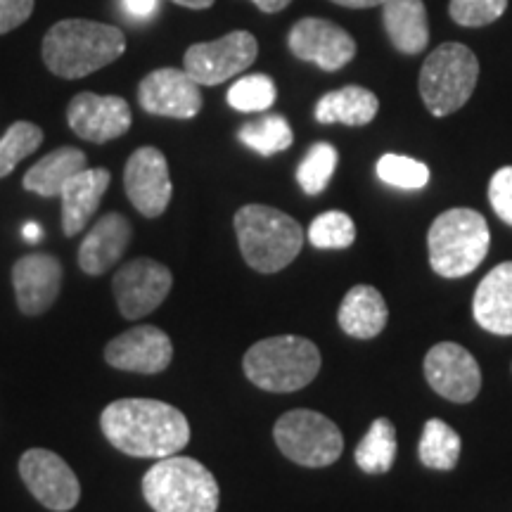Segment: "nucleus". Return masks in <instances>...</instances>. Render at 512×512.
Instances as JSON below:
<instances>
[{
  "mask_svg": "<svg viewBox=\"0 0 512 512\" xmlns=\"http://www.w3.org/2000/svg\"><path fill=\"white\" fill-rule=\"evenodd\" d=\"M105 439L131 458H166L190 441V422L171 403L157 399H119L100 415Z\"/></svg>",
  "mask_w": 512,
  "mask_h": 512,
  "instance_id": "nucleus-1",
  "label": "nucleus"
},
{
  "mask_svg": "<svg viewBox=\"0 0 512 512\" xmlns=\"http://www.w3.org/2000/svg\"><path fill=\"white\" fill-rule=\"evenodd\" d=\"M126 50L124 31L93 19H62L43 38V62L62 79H83L117 62Z\"/></svg>",
  "mask_w": 512,
  "mask_h": 512,
  "instance_id": "nucleus-2",
  "label": "nucleus"
},
{
  "mask_svg": "<svg viewBox=\"0 0 512 512\" xmlns=\"http://www.w3.org/2000/svg\"><path fill=\"white\" fill-rule=\"evenodd\" d=\"M235 235L242 259L259 273H278L302 252L304 230L285 211L247 204L235 214Z\"/></svg>",
  "mask_w": 512,
  "mask_h": 512,
  "instance_id": "nucleus-3",
  "label": "nucleus"
},
{
  "mask_svg": "<svg viewBox=\"0 0 512 512\" xmlns=\"http://www.w3.org/2000/svg\"><path fill=\"white\" fill-rule=\"evenodd\" d=\"M143 496L155 512H216L221 489L200 460L159 458L143 477Z\"/></svg>",
  "mask_w": 512,
  "mask_h": 512,
  "instance_id": "nucleus-4",
  "label": "nucleus"
},
{
  "mask_svg": "<svg viewBox=\"0 0 512 512\" xmlns=\"http://www.w3.org/2000/svg\"><path fill=\"white\" fill-rule=\"evenodd\" d=\"M247 380L264 392L290 394L316 380L320 351L306 337H268L256 342L242 358Z\"/></svg>",
  "mask_w": 512,
  "mask_h": 512,
  "instance_id": "nucleus-5",
  "label": "nucleus"
},
{
  "mask_svg": "<svg viewBox=\"0 0 512 512\" xmlns=\"http://www.w3.org/2000/svg\"><path fill=\"white\" fill-rule=\"evenodd\" d=\"M489 223L475 209H448L427 233L430 266L444 278H463L489 254Z\"/></svg>",
  "mask_w": 512,
  "mask_h": 512,
  "instance_id": "nucleus-6",
  "label": "nucleus"
},
{
  "mask_svg": "<svg viewBox=\"0 0 512 512\" xmlns=\"http://www.w3.org/2000/svg\"><path fill=\"white\" fill-rule=\"evenodd\" d=\"M479 62L463 43H444L427 57L420 72V95L434 117H448L475 93Z\"/></svg>",
  "mask_w": 512,
  "mask_h": 512,
  "instance_id": "nucleus-7",
  "label": "nucleus"
},
{
  "mask_svg": "<svg viewBox=\"0 0 512 512\" xmlns=\"http://www.w3.org/2000/svg\"><path fill=\"white\" fill-rule=\"evenodd\" d=\"M273 439L287 460L302 467H328L344 451V437L335 422L306 408L278 418Z\"/></svg>",
  "mask_w": 512,
  "mask_h": 512,
  "instance_id": "nucleus-8",
  "label": "nucleus"
},
{
  "mask_svg": "<svg viewBox=\"0 0 512 512\" xmlns=\"http://www.w3.org/2000/svg\"><path fill=\"white\" fill-rule=\"evenodd\" d=\"M259 46L249 31H230L211 43H195L185 50L183 69L200 86H219L249 69Z\"/></svg>",
  "mask_w": 512,
  "mask_h": 512,
  "instance_id": "nucleus-9",
  "label": "nucleus"
},
{
  "mask_svg": "<svg viewBox=\"0 0 512 512\" xmlns=\"http://www.w3.org/2000/svg\"><path fill=\"white\" fill-rule=\"evenodd\" d=\"M19 475L43 508L69 512L81 501V484L67 460L48 448H29L19 458Z\"/></svg>",
  "mask_w": 512,
  "mask_h": 512,
  "instance_id": "nucleus-10",
  "label": "nucleus"
},
{
  "mask_svg": "<svg viewBox=\"0 0 512 512\" xmlns=\"http://www.w3.org/2000/svg\"><path fill=\"white\" fill-rule=\"evenodd\" d=\"M171 287H174V275L169 268L147 256L128 261L112 278L114 299L126 320H140L157 311L169 297Z\"/></svg>",
  "mask_w": 512,
  "mask_h": 512,
  "instance_id": "nucleus-11",
  "label": "nucleus"
},
{
  "mask_svg": "<svg viewBox=\"0 0 512 512\" xmlns=\"http://www.w3.org/2000/svg\"><path fill=\"white\" fill-rule=\"evenodd\" d=\"M124 188L128 202L147 219H157L169 209L174 185L166 157L157 147H138L128 157L124 169Z\"/></svg>",
  "mask_w": 512,
  "mask_h": 512,
  "instance_id": "nucleus-12",
  "label": "nucleus"
},
{
  "mask_svg": "<svg viewBox=\"0 0 512 512\" xmlns=\"http://www.w3.org/2000/svg\"><path fill=\"white\" fill-rule=\"evenodd\" d=\"M287 46H290L294 57L313 62L323 72H339L356 55L354 38L342 27L320 17L299 19L290 29Z\"/></svg>",
  "mask_w": 512,
  "mask_h": 512,
  "instance_id": "nucleus-13",
  "label": "nucleus"
},
{
  "mask_svg": "<svg viewBox=\"0 0 512 512\" xmlns=\"http://www.w3.org/2000/svg\"><path fill=\"white\" fill-rule=\"evenodd\" d=\"M425 377L430 387L453 403H470L482 389L475 356L456 342H441L427 351Z\"/></svg>",
  "mask_w": 512,
  "mask_h": 512,
  "instance_id": "nucleus-14",
  "label": "nucleus"
},
{
  "mask_svg": "<svg viewBox=\"0 0 512 512\" xmlns=\"http://www.w3.org/2000/svg\"><path fill=\"white\" fill-rule=\"evenodd\" d=\"M174 344L169 335L157 325H138L121 332L105 347L107 366L124 373L157 375L171 366Z\"/></svg>",
  "mask_w": 512,
  "mask_h": 512,
  "instance_id": "nucleus-15",
  "label": "nucleus"
},
{
  "mask_svg": "<svg viewBox=\"0 0 512 512\" xmlns=\"http://www.w3.org/2000/svg\"><path fill=\"white\" fill-rule=\"evenodd\" d=\"M67 124L79 138L102 145L124 136L133 124V114L119 95L79 93L67 107Z\"/></svg>",
  "mask_w": 512,
  "mask_h": 512,
  "instance_id": "nucleus-16",
  "label": "nucleus"
},
{
  "mask_svg": "<svg viewBox=\"0 0 512 512\" xmlns=\"http://www.w3.org/2000/svg\"><path fill=\"white\" fill-rule=\"evenodd\" d=\"M138 102L147 114L169 119H192L202 110L200 83L185 74V69H155L140 81Z\"/></svg>",
  "mask_w": 512,
  "mask_h": 512,
  "instance_id": "nucleus-17",
  "label": "nucleus"
},
{
  "mask_svg": "<svg viewBox=\"0 0 512 512\" xmlns=\"http://www.w3.org/2000/svg\"><path fill=\"white\" fill-rule=\"evenodd\" d=\"M12 287L24 316H43L62 290V264L50 254H27L12 266Z\"/></svg>",
  "mask_w": 512,
  "mask_h": 512,
  "instance_id": "nucleus-18",
  "label": "nucleus"
},
{
  "mask_svg": "<svg viewBox=\"0 0 512 512\" xmlns=\"http://www.w3.org/2000/svg\"><path fill=\"white\" fill-rule=\"evenodd\" d=\"M133 228L124 214L110 211L91 228L79 245V266L86 275L107 273L131 245Z\"/></svg>",
  "mask_w": 512,
  "mask_h": 512,
  "instance_id": "nucleus-19",
  "label": "nucleus"
},
{
  "mask_svg": "<svg viewBox=\"0 0 512 512\" xmlns=\"http://www.w3.org/2000/svg\"><path fill=\"white\" fill-rule=\"evenodd\" d=\"M110 171L107 169H83L60 192L62 200V230L67 238L81 233L98 211L102 197L110 188Z\"/></svg>",
  "mask_w": 512,
  "mask_h": 512,
  "instance_id": "nucleus-20",
  "label": "nucleus"
},
{
  "mask_svg": "<svg viewBox=\"0 0 512 512\" xmlns=\"http://www.w3.org/2000/svg\"><path fill=\"white\" fill-rule=\"evenodd\" d=\"M472 313L486 332L512 335V261L484 275L472 299Z\"/></svg>",
  "mask_w": 512,
  "mask_h": 512,
  "instance_id": "nucleus-21",
  "label": "nucleus"
},
{
  "mask_svg": "<svg viewBox=\"0 0 512 512\" xmlns=\"http://www.w3.org/2000/svg\"><path fill=\"white\" fill-rule=\"evenodd\" d=\"M382 24L399 53L418 55L427 48L430 24L422 0H382Z\"/></svg>",
  "mask_w": 512,
  "mask_h": 512,
  "instance_id": "nucleus-22",
  "label": "nucleus"
},
{
  "mask_svg": "<svg viewBox=\"0 0 512 512\" xmlns=\"http://www.w3.org/2000/svg\"><path fill=\"white\" fill-rule=\"evenodd\" d=\"M389 309L380 290L370 285H356L339 304V328L356 339H373L387 325Z\"/></svg>",
  "mask_w": 512,
  "mask_h": 512,
  "instance_id": "nucleus-23",
  "label": "nucleus"
},
{
  "mask_svg": "<svg viewBox=\"0 0 512 512\" xmlns=\"http://www.w3.org/2000/svg\"><path fill=\"white\" fill-rule=\"evenodd\" d=\"M83 169H88L86 155H83L79 147L64 145L31 166L27 174H24L22 185L24 190L34 192V195L60 197L69 178H74Z\"/></svg>",
  "mask_w": 512,
  "mask_h": 512,
  "instance_id": "nucleus-24",
  "label": "nucleus"
},
{
  "mask_svg": "<svg viewBox=\"0 0 512 512\" xmlns=\"http://www.w3.org/2000/svg\"><path fill=\"white\" fill-rule=\"evenodd\" d=\"M380 110V100L373 91L361 86H344L318 100L316 119L320 124L366 126Z\"/></svg>",
  "mask_w": 512,
  "mask_h": 512,
  "instance_id": "nucleus-25",
  "label": "nucleus"
},
{
  "mask_svg": "<svg viewBox=\"0 0 512 512\" xmlns=\"http://www.w3.org/2000/svg\"><path fill=\"white\" fill-rule=\"evenodd\" d=\"M396 458V430L387 418H377L356 446V465L368 475H384Z\"/></svg>",
  "mask_w": 512,
  "mask_h": 512,
  "instance_id": "nucleus-26",
  "label": "nucleus"
},
{
  "mask_svg": "<svg viewBox=\"0 0 512 512\" xmlns=\"http://www.w3.org/2000/svg\"><path fill=\"white\" fill-rule=\"evenodd\" d=\"M420 460L430 470H453L460 458V437L456 430L446 425L444 420L432 418L425 422V430L420 437Z\"/></svg>",
  "mask_w": 512,
  "mask_h": 512,
  "instance_id": "nucleus-27",
  "label": "nucleus"
},
{
  "mask_svg": "<svg viewBox=\"0 0 512 512\" xmlns=\"http://www.w3.org/2000/svg\"><path fill=\"white\" fill-rule=\"evenodd\" d=\"M238 138L249 147V150L259 152V155L264 157H271L292 145L294 133L285 117H280V114H266V117L242 126L238 131Z\"/></svg>",
  "mask_w": 512,
  "mask_h": 512,
  "instance_id": "nucleus-28",
  "label": "nucleus"
},
{
  "mask_svg": "<svg viewBox=\"0 0 512 512\" xmlns=\"http://www.w3.org/2000/svg\"><path fill=\"white\" fill-rule=\"evenodd\" d=\"M43 131L31 121H17L0 138V178L10 176L19 162L41 147Z\"/></svg>",
  "mask_w": 512,
  "mask_h": 512,
  "instance_id": "nucleus-29",
  "label": "nucleus"
},
{
  "mask_svg": "<svg viewBox=\"0 0 512 512\" xmlns=\"http://www.w3.org/2000/svg\"><path fill=\"white\" fill-rule=\"evenodd\" d=\"M337 150L330 143H316L309 147L297 169V181L306 195H320L328 188L337 169Z\"/></svg>",
  "mask_w": 512,
  "mask_h": 512,
  "instance_id": "nucleus-30",
  "label": "nucleus"
},
{
  "mask_svg": "<svg viewBox=\"0 0 512 512\" xmlns=\"http://www.w3.org/2000/svg\"><path fill=\"white\" fill-rule=\"evenodd\" d=\"M275 83L266 74H249L228 91V105L238 112H266L275 102Z\"/></svg>",
  "mask_w": 512,
  "mask_h": 512,
  "instance_id": "nucleus-31",
  "label": "nucleus"
},
{
  "mask_svg": "<svg viewBox=\"0 0 512 512\" xmlns=\"http://www.w3.org/2000/svg\"><path fill=\"white\" fill-rule=\"evenodd\" d=\"M356 240V226L344 211H325L309 226V242L318 249H347Z\"/></svg>",
  "mask_w": 512,
  "mask_h": 512,
  "instance_id": "nucleus-32",
  "label": "nucleus"
},
{
  "mask_svg": "<svg viewBox=\"0 0 512 512\" xmlns=\"http://www.w3.org/2000/svg\"><path fill=\"white\" fill-rule=\"evenodd\" d=\"M377 176L382 183L401 190H422L430 183V169L418 159L403 155H384L377 162Z\"/></svg>",
  "mask_w": 512,
  "mask_h": 512,
  "instance_id": "nucleus-33",
  "label": "nucleus"
},
{
  "mask_svg": "<svg viewBox=\"0 0 512 512\" xmlns=\"http://www.w3.org/2000/svg\"><path fill=\"white\" fill-rule=\"evenodd\" d=\"M508 0H451V19L460 27H486L503 17Z\"/></svg>",
  "mask_w": 512,
  "mask_h": 512,
  "instance_id": "nucleus-34",
  "label": "nucleus"
},
{
  "mask_svg": "<svg viewBox=\"0 0 512 512\" xmlns=\"http://www.w3.org/2000/svg\"><path fill=\"white\" fill-rule=\"evenodd\" d=\"M489 202L498 219L512 226V166H503L491 176Z\"/></svg>",
  "mask_w": 512,
  "mask_h": 512,
  "instance_id": "nucleus-35",
  "label": "nucleus"
},
{
  "mask_svg": "<svg viewBox=\"0 0 512 512\" xmlns=\"http://www.w3.org/2000/svg\"><path fill=\"white\" fill-rule=\"evenodd\" d=\"M36 0H0V34L22 27L34 12Z\"/></svg>",
  "mask_w": 512,
  "mask_h": 512,
  "instance_id": "nucleus-36",
  "label": "nucleus"
},
{
  "mask_svg": "<svg viewBox=\"0 0 512 512\" xmlns=\"http://www.w3.org/2000/svg\"><path fill=\"white\" fill-rule=\"evenodd\" d=\"M157 3L159 0H124V8L128 15L143 19V17H150L152 12L157 10Z\"/></svg>",
  "mask_w": 512,
  "mask_h": 512,
  "instance_id": "nucleus-37",
  "label": "nucleus"
},
{
  "mask_svg": "<svg viewBox=\"0 0 512 512\" xmlns=\"http://www.w3.org/2000/svg\"><path fill=\"white\" fill-rule=\"evenodd\" d=\"M252 3L259 8L261 12H266V15H273V12H280L285 10L287 5L292 3V0H252Z\"/></svg>",
  "mask_w": 512,
  "mask_h": 512,
  "instance_id": "nucleus-38",
  "label": "nucleus"
},
{
  "mask_svg": "<svg viewBox=\"0 0 512 512\" xmlns=\"http://www.w3.org/2000/svg\"><path fill=\"white\" fill-rule=\"evenodd\" d=\"M332 3L342 5V8L363 10V8H375V5H382V0H332Z\"/></svg>",
  "mask_w": 512,
  "mask_h": 512,
  "instance_id": "nucleus-39",
  "label": "nucleus"
},
{
  "mask_svg": "<svg viewBox=\"0 0 512 512\" xmlns=\"http://www.w3.org/2000/svg\"><path fill=\"white\" fill-rule=\"evenodd\" d=\"M171 3L181 5V8H190V10H207L216 0H171Z\"/></svg>",
  "mask_w": 512,
  "mask_h": 512,
  "instance_id": "nucleus-40",
  "label": "nucleus"
},
{
  "mask_svg": "<svg viewBox=\"0 0 512 512\" xmlns=\"http://www.w3.org/2000/svg\"><path fill=\"white\" fill-rule=\"evenodd\" d=\"M24 238L31 240V242L38 240V238H41V228H38L36 223H27V226H24Z\"/></svg>",
  "mask_w": 512,
  "mask_h": 512,
  "instance_id": "nucleus-41",
  "label": "nucleus"
}]
</instances>
